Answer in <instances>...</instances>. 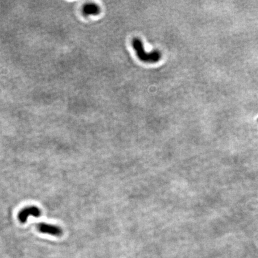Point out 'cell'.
I'll return each mask as SVG.
<instances>
[{
  "instance_id": "1",
  "label": "cell",
  "mask_w": 258,
  "mask_h": 258,
  "mask_svg": "<svg viewBox=\"0 0 258 258\" xmlns=\"http://www.w3.org/2000/svg\"><path fill=\"white\" fill-rule=\"evenodd\" d=\"M132 44L136 52L138 57L143 62L155 63L159 61L161 57V53L158 50H154L148 53L146 52L144 49L143 43L139 38H133Z\"/></svg>"
},
{
  "instance_id": "2",
  "label": "cell",
  "mask_w": 258,
  "mask_h": 258,
  "mask_svg": "<svg viewBox=\"0 0 258 258\" xmlns=\"http://www.w3.org/2000/svg\"><path fill=\"white\" fill-rule=\"evenodd\" d=\"M41 212L39 208L35 206L27 207L23 209L18 214V219L21 223H25L29 216H33L35 218L41 216Z\"/></svg>"
},
{
  "instance_id": "3",
  "label": "cell",
  "mask_w": 258,
  "mask_h": 258,
  "mask_svg": "<svg viewBox=\"0 0 258 258\" xmlns=\"http://www.w3.org/2000/svg\"><path fill=\"white\" fill-rule=\"evenodd\" d=\"M37 229L43 234L56 237L60 236L62 234V230L58 226L46 223H40L37 224Z\"/></svg>"
}]
</instances>
